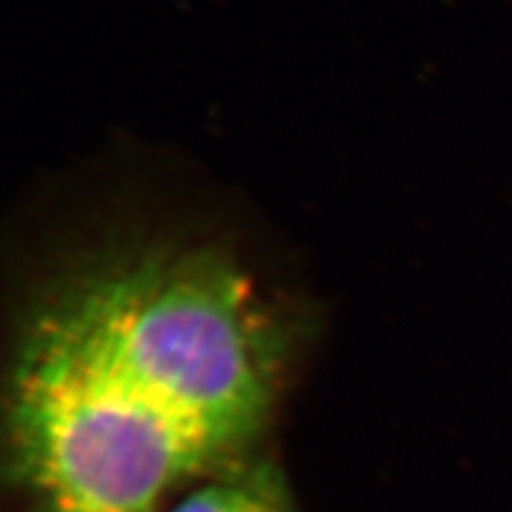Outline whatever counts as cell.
<instances>
[{
    "label": "cell",
    "mask_w": 512,
    "mask_h": 512,
    "mask_svg": "<svg viewBox=\"0 0 512 512\" xmlns=\"http://www.w3.org/2000/svg\"><path fill=\"white\" fill-rule=\"evenodd\" d=\"M299 325L220 239L120 229L64 254L9 352L5 468L24 512H163L259 455Z\"/></svg>",
    "instance_id": "cell-1"
},
{
    "label": "cell",
    "mask_w": 512,
    "mask_h": 512,
    "mask_svg": "<svg viewBox=\"0 0 512 512\" xmlns=\"http://www.w3.org/2000/svg\"><path fill=\"white\" fill-rule=\"evenodd\" d=\"M163 512H299L284 470L254 455L224 468L175 498Z\"/></svg>",
    "instance_id": "cell-2"
}]
</instances>
